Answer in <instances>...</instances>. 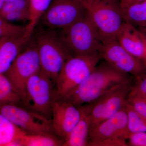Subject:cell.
<instances>
[{"label": "cell", "mask_w": 146, "mask_h": 146, "mask_svg": "<svg viewBox=\"0 0 146 146\" xmlns=\"http://www.w3.org/2000/svg\"><path fill=\"white\" fill-rule=\"evenodd\" d=\"M134 77L115 69L104 60L90 75L64 98L77 106L91 103L113 87L133 82Z\"/></svg>", "instance_id": "cell-1"}, {"label": "cell", "mask_w": 146, "mask_h": 146, "mask_svg": "<svg viewBox=\"0 0 146 146\" xmlns=\"http://www.w3.org/2000/svg\"><path fill=\"white\" fill-rule=\"evenodd\" d=\"M57 32L71 56L100 54L101 37L86 12L70 26Z\"/></svg>", "instance_id": "cell-2"}, {"label": "cell", "mask_w": 146, "mask_h": 146, "mask_svg": "<svg viewBox=\"0 0 146 146\" xmlns=\"http://www.w3.org/2000/svg\"><path fill=\"white\" fill-rule=\"evenodd\" d=\"M41 71L55 84L65 61L72 56L56 31L46 29L34 37Z\"/></svg>", "instance_id": "cell-3"}, {"label": "cell", "mask_w": 146, "mask_h": 146, "mask_svg": "<svg viewBox=\"0 0 146 146\" xmlns=\"http://www.w3.org/2000/svg\"><path fill=\"white\" fill-rule=\"evenodd\" d=\"M86 12L98 29L102 42L117 39L125 21L117 0H82Z\"/></svg>", "instance_id": "cell-4"}, {"label": "cell", "mask_w": 146, "mask_h": 146, "mask_svg": "<svg viewBox=\"0 0 146 146\" xmlns=\"http://www.w3.org/2000/svg\"><path fill=\"white\" fill-rule=\"evenodd\" d=\"M101 59L100 54L70 56L56 79V96H68L90 75Z\"/></svg>", "instance_id": "cell-5"}, {"label": "cell", "mask_w": 146, "mask_h": 146, "mask_svg": "<svg viewBox=\"0 0 146 146\" xmlns=\"http://www.w3.org/2000/svg\"><path fill=\"white\" fill-rule=\"evenodd\" d=\"M56 96L55 84L40 70L28 81L23 106L51 121L52 105Z\"/></svg>", "instance_id": "cell-6"}, {"label": "cell", "mask_w": 146, "mask_h": 146, "mask_svg": "<svg viewBox=\"0 0 146 146\" xmlns=\"http://www.w3.org/2000/svg\"><path fill=\"white\" fill-rule=\"evenodd\" d=\"M41 70L40 60L34 38L29 40L5 74L23 102L28 81Z\"/></svg>", "instance_id": "cell-7"}, {"label": "cell", "mask_w": 146, "mask_h": 146, "mask_svg": "<svg viewBox=\"0 0 146 146\" xmlns=\"http://www.w3.org/2000/svg\"><path fill=\"white\" fill-rule=\"evenodd\" d=\"M132 84L115 86L98 99L86 104L89 110L90 131L125 106Z\"/></svg>", "instance_id": "cell-8"}, {"label": "cell", "mask_w": 146, "mask_h": 146, "mask_svg": "<svg viewBox=\"0 0 146 146\" xmlns=\"http://www.w3.org/2000/svg\"><path fill=\"white\" fill-rule=\"evenodd\" d=\"M86 12L82 0H52L39 22L46 29L58 31L75 23Z\"/></svg>", "instance_id": "cell-9"}, {"label": "cell", "mask_w": 146, "mask_h": 146, "mask_svg": "<svg viewBox=\"0 0 146 146\" xmlns=\"http://www.w3.org/2000/svg\"><path fill=\"white\" fill-rule=\"evenodd\" d=\"M0 112L26 133L55 135L50 120L21 105H0Z\"/></svg>", "instance_id": "cell-10"}, {"label": "cell", "mask_w": 146, "mask_h": 146, "mask_svg": "<svg viewBox=\"0 0 146 146\" xmlns=\"http://www.w3.org/2000/svg\"><path fill=\"white\" fill-rule=\"evenodd\" d=\"M100 54L101 59L125 74L135 77L146 73L143 61L128 52L117 39L102 42Z\"/></svg>", "instance_id": "cell-11"}, {"label": "cell", "mask_w": 146, "mask_h": 146, "mask_svg": "<svg viewBox=\"0 0 146 146\" xmlns=\"http://www.w3.org/2000/svg\"><path fill=\"white\" fill-rule=\"evenodd\" d=\"M81 116L80 106L64 98L56 97L52 105L51 118L54 135L64 143Z\"/></svg>", "instance_id": "cell-12"}, {"label": "cell", "mask_w": 146, "mask_h": 146, "mask_svg": "<svg viewBox=\"0 0 146 146\" xmlns=\"http://www.w3.org/2000/svg\"><path fill=\"white\" fill-rule=\"evenodd\" d=\"M129 135L125 106L117 113L100 123L90 131L87 146H91L95 143L107 139H121L127 141Z\"/></svg>", "instance_id": "cell-13"}, {"label": "cell", "mask_w": 146, "mask_h": 146, "mask_svg": "<svg viewBox=\"0 0 146 146\" xmlns=\"http://www.w3.org/2000/svg\"><path fill=\"white\" fill-rule=\"evenodd\" d=\"M32 35L26 31L21 36L6 38L0 42V75L5 74L8 71Z\"/></svg>", "instance_id": "cell-14"}, {"label": "cell", "mask_w": 146, "mask_h": 146, "mask_svg": "<svg viewBox=\"0 0 146 146\" xmlns=\"http://www.w3.org/2000/svg\"><path fill=\"white\" fill-rule=\"evenodd\" d=\"M117 40L128 52L143 62L145 47L140 32L136 27L125 21L118 33Z\"/></svg>", "instance_id": "cell-15"}, {"label": "cell", "mask_w": 146, "mask_h": 146, "mask_svg": "<svg viewBox=\"0 0 146 146\" xmlns=\"http://www.w3.org/2000/svg\"><path fill=\"white\" fill-rule=\"evenodd\" d=\"M80 107L81 117L64 141L63 146H87L90 130L89 110L86 104Z\"/></svg>", "instance_id": "cell-16"}, {"label": "cell", "mask_w": 146, "mask_h": 146, "mask_svg": "<svg viewBox=\"0 0 146 146\" xmlns=\"http://www.w3.org/2000/svg\"><path fill=\"white\" fill-rule=\"evenodd\" d=\"M0 17L9 22H29L30 12L28 0H17L5 3L0 10Z\"/></svg>", "instance_id": "cell-17"}, {"label": "cell", "mask_w": 146, "mask_h": 146, "mask_svg": "<svg viewBox=\"0 0 146 146\" xmlns=\"http://www.w3.org/2000/svg\"><path fill=\"white\" fill-rule=\"evenodd\" d=\"M25 133L0 112V146H18Z\"/></svg>", "instance_id": "cell-18"}, {"label": "cell", "mask_w": 146, "mask_h": 146, "mask_svg": "<svg viewBox=\"0 0 146 146\" xmlns=\"http://www.w3.org/2000/svg\"><path fill=\"white\" fill-rule=\"evenodd\" d=\"M125 22L139 29L146 25V0L121 8Z\"/></svg>", "instance_id": "cell-19"}, {"label": "cell", "mask_w": 146, "mask_h": 146, "mask_svg": "<svg viewBox=\"0 0 146 146\" xmlns=\"http://www.w3.org/2000/svg\"><path fill=\"white\" fill-rule=\"evenodd\" d=\"M63 142L55 135L25 133L18 142L20 146H63Z\"/></svg>", "instance_id": "cell-20"}, {"label": "cell", "mask_w": 146, "mask_h": 146, "mask_svg": "<svg viewBox=\"0 0 146 146\" xmlns=\"http://www.w3.org/2000/svg\"><path fill=\"white\" fill-rule=\"evenodd\" d=\"M52 0H28L30 18L26 25L27 31L33 34L35 27L49 7Z\"/></svg>", "instance_id": "cell-21"}, {"label": "cell", "mask_w": 146, "mask_h": 146, "mask_svg": "<svg viewBox=\"0 0 146 146\" xmlns=\"http://www.w3.org/2000/svg\"><path fill=\"white\" fill-rule=\"evenodd\" d=\"M16 104L23 106L20 95L13 88L5 74L0 75V105Z\"/></svg>", "instance_id": "cell-22"}, {"label": "cell", "mask_w": 146, "mask_h": 146, "mask_svg": "<svg viewBox=\"0 0 146 146\" xmlns=\"http://www.w3.org/2000/svg\"><path fill=\"white\" fill-rule=\"evenodd\" d=\"M127 115V128L129 133L146 132V118L141 115L128 102L125 105Z\"/></svg>", "instance_id": "cell-23"}, {"label": "cell", "mask_w": 146, "mask_h": 146, "mask_svg": "<svg viewBox=\"0 0 146 146\" xmlns=\"http://www.w3.org/2000/svg\"><path fill=\"white\" fill-rule=\"evenodd\" d=\"M26 31V25H18L0 17V42L6 38L21 36Z\"/></svg>", "instance_id": "cell-24"}, {"label": "cell", "mask_w": 146, "mask_h": 146, "mask_svg": "<svg viewBox=\"0 0 146 146\" xmlns=\"http://www.w3.org/2000/svg\"><path fill=\"white\" fill-rule=\"evenodd\" d=\"M128 97L146 98V73L134 77Z\"/></svg>", "instance_id": "cell-25"}, {"label": "cell", "mask_w": 146, "mask_h": 146, "mask_svg": "<svg viewBox=\"0 0 146 146\" xmlns=\"http://www.w3.org/2000/svg\"><path fill=\"white\" fill-rule=\"evenodd\" d=\"M127 143L128 146H146V132L129 133Z\"/></svg>", "instance_id": "cell-26"}, {"label": "cell", "mask_w": 146, "mask_h": 146, "mask_svg": "<svg viewBox=\"0 0 146 146\" xmlns=\"http://www.w3.org/2000/svg\"><path fill=\"white\" fill-rule=\"evenodd\" d=\"M127 102L134 108L146 118V102L139 98L128 97Z\"/></svg>", "instance_id": "cell-27"}, {"label": "cell", "mask_w": 146, "mask_h": 146, "mask_svg": "<svg viewBox=\"0 0 146 146\" xmlns=\"http://www.w3.org/2000/svg\"><path fill=\"white\" fill-rule=\"evenodd\" d=\"M120 3L121 7H125L130 5L140 2L144 0H117Z\"/></svg>", "instance_id": "cell-28"}, {"label": "cell", "mask_w": 146, "mask_h": 146, "mask_svg": "<svg viewBox=\"0 0 146 146\" xmlns=\"http://www.w3.org/2000/svg\"><path fill=\"white\" fill-rule=\"evenodd\" d=\"M140 32L141 38H142V39H143V42L144 44V47H145V55H144V58L143 62L144 64H145L146 67V35L143 34L141 31H140Z\"/></svg>", "instance_id": "cell-29"}, {"label": "cell", "mask_w": 146, "mask_h": 146, "mask_svg": "<svg viewBox=\"0 0 146 146\" xmlns=\"http://www.w3.org/2000/svg\"><path fill=\"white\" fill-rule=\"evenodd\" d=\"M138 29L139 30L141 33H142L143 34L146 35V25L145 26L141 28Z\"/></svg>", "instance_id": "cell-30"}, {"label": "cell", "mask_w": 146, "mask_h": 146, "mask_svg": "<svg viewBox=\"0 0 146 146\" xmlns=\"http://www.w3.org/2000/svg\"><path fill=\"white\" fill-rule=\"evenodd\" d=\"M5 3V0H0V10L1 9L2 7H3V5Z\"/></svg>", "instance_id": "cell-31"}, {"label": "cell", "mask_w": 146, "mask_h": 146, "mask_svg": "<svg viewBox=\"0 0 146 146\" xmlns=\"http://www.w3.org/2000/svg\"><path fill=\"white\" fill-rule=\"evenodd\" d=\"M17 1V0H5V2H8L13 1Z\"/></svg>", "instance_id": "cell-32"}, {"label": "cell", "mask_w": 146, "mask_h": 146, "mask_svg": "<svg viewBox=\"0 0 146 146\" xmlns=\"http://www.w3.org/2000/svg\"><path fill=\"white\" fill-rule=\"evenodd\" d=\"M141 99H142L144 100H145V101L146 102V98H141Z\"/></svg>", "instance_id": "cell-33"}]
</instances>
